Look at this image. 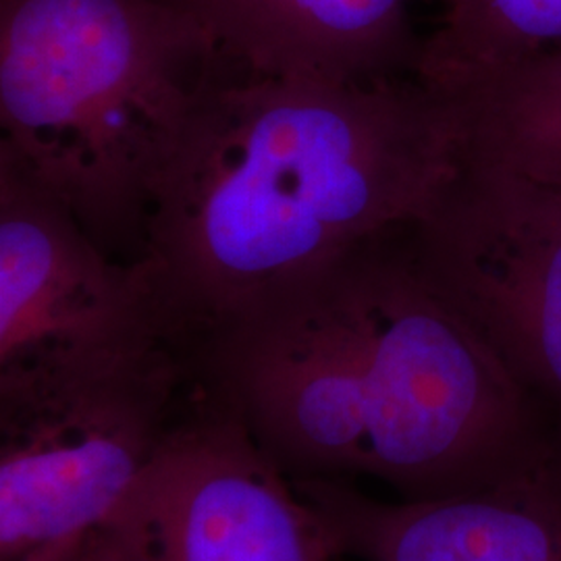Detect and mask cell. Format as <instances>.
<instances>
[{
	"label": "cell",
	"mask_w": 561,
	"mask_h": 561,
	"mask_svg": "<svg viewBox=\"0 0 561 561\" xmlns=\"http://www.w3.org/2000/svg\"><path fill=\"white\" fill-rule=\"evenodd\" d=\"M190 347L289 479L373 477L405 502L493 479L553 414L433 279L414 222L268 287Z\"/></svg>",
	"instance_id": "6da1fadb"
},
{
	"label": "cell",
	"mask_w": 561,
	"mask_h": 561,
	"mask_svg": "<svg viewBox=\"0 0 561 561\" xmlns=\"http://www.w3.org/2000/svg\"><path fill=\"white\" fill-rule=\"evenodd\" d=\"M458 169L454 111L416 76L283 78L217 57L138 264L171 331L194 340L268 287L421 221Z\"/></svg>",
	"instance_id": "7a4b0ae2"
},
{
	"label": "cell",
	"mask_w": 561,
	"mask_h": 561,
	"mask_svg": "<svg viewBox=\"0 0 561 561\" xmlns=\"http://www.w3.org/2000/svg\"><path fill=\"white\" fill-rule=\"evenodd\" d=\"M215 48L159 0H0V164L138 262Z\"/></svg>",
	"instance_id": "3957f363"
},
{
	"label": "cell",
	"mask_w": 561,
	"mask_h": 561,
	"mask_svg": "<svg viewBox=\"0 0 561 561\" xmlns=\"http://www.w3.org/2000/svg\"><path fill=\"white\" fill-rule=\"evenodd\" d=\"M204 391L194 352L171 337L0 375V561L80 545Z\"/></svg>",
	"instance_id": "277c9868"
},
{
	"label": "cell",
	"mask_w": 561,
	"mask_h": 561,
	"mask_svg": "<svg viewBox=\"0 0 561 561\" xmlns=\"http://www.w3.org/2000/svg\"><path fill=\"white\" fill-rule=\"evenodd\" d=\"M161 460L69 561H347L319 512L204 381Z\"/></svg>",
	"instance_id": "5b68a950"
},
{
	"label": "cell",
	"mask_w": 561,
	"mask_h": 561,
	"mask_svg": "<svg viewBox=\"0 0 561 561\" xmlns=\"http://www.w3.org/2000/svg\"><path fill=\"white\" fill-rule=\"evenodd\" d=\"M414 241L522 385L561 412V192L460 154Z\"/></svg>",
	"instance_id": "8992f818"
},
{
	"label": "cell",
	"mask_w": 561,
	"mask_h": 561,
	"mask_svg": "<svg viewBox=\"0 0 561 561\" xmlns=\"http://www.w3.org/2000/svg\"><path fill=\"white\" fill-rule=\"evenodd\" d=\"M180 340L138 262L108 256L41 185L0 164V375Z\"/></svg>",
	"instance_id": "52a82bcc"
},
{
	"label": "cell",
	"mask_w": 561,
	"mask_h": 561,
	"mask_svg": "<svg viewBox=\"0 0 561 561\" xmlns=\"http://www.w3.org/2000/svg\"><path fill=\"white\" fill-rule=\"evenodd\" d=\"M347 558L561 561V412L493 479L454 495L381 502L354 481L291 479Z\"/></svg>",
	"instance_id": "ba28073f"
},
{
	"label": "cell",
	"mask_w": 561,
	"mask_h": 561,
	"mask_svg": "<svg viewBox=\"0 0 561 561\" xmlns=\"http://www.w3.org/2000/svg\"><path fill=\"white\" fill-rule=\"evenodd\" d=\"M243 71L362 81L414 76L422 42L408 0H159Z\"/></svg>",
	"instance_id": "9c48e42d"
},
{
	"label": "cell",
	"mask_w": 561,
	"mask_h": 561,
	"mask_svg": "<svg viewBox=\"0 0 561 561\" xmlns=\"http://www.w3.org/2000/svg\"><path fill=\"white\" fill-rule=\"evenodd\" d=\"M443 99L463 159L561 192V48Z\"/></svg>",
	"instance_id": "30bf717a"
},
{
	"label": "cell",
	"mask_w": 561,
	"mask_h": 561,
	"mask_svg": "<svg viewBox=\"0 0 561 561\" xmlns=\"http://www.w3.org/2000/svg\"><path fill=\"white\" fill-rule=\"evenodd\" d=\"M561 48V0H445L414 76L449 96Z\"/></svg>",
	"instance_id": "8fae6325"
},
{
	"label": "cell",
	"mask_w": 561,
	"mask_h": 561,
	"mask_svg": "<svg viewBox=\"0 0 561 561\" xmlns=\"http://www.w3.org/2000/svg\"><path fill=\"white\" fill-rule=\"evenodd\" d=\"M25 561H69V551H48V553H38L34 558Z\"/></svg>",
	"instance_id": "7c38bea8"
}]
</instances>
